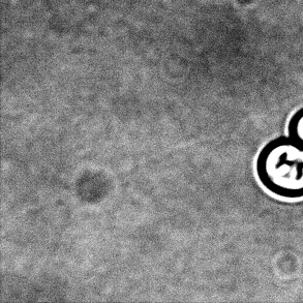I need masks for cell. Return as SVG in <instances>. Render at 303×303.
I'll return each instance as SVG.
<instances>
[{"mask_svg":"<svg viewBox=\"0 0 303 303\" xmlns=\"http://www.w3.org/2000/svg\"><path fill=\"white\" fill-rule=\"evenodd\" d=\"M288 135L303 146V107L297 110L288 123Z\"/></svg>","mask_w":303,"mask_h":303,"instance_id":"7a4b0ae2","label":"cell"},{"mask_svg":"<svg viewBox=\"0 0 303 303\" xmlns=\"http://www.w3.org/2000/svg\"><path fill=\"white\" fill-rule=\"evenodd\" d=\"M256 174L269 193L289 200L303 198V146L289 135L270 140L259 151Z\"/></svg>","mask_w":303,"mask_h":303,"instance_id":"6da1fadb","label":"cell"}]
</instances>
